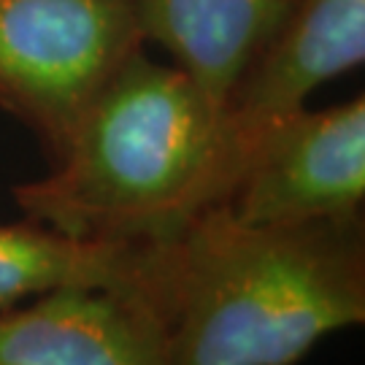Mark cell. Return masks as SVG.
Returning <instances> with one entry per match:
<instances>
[{
    "mask_svg": "<svg viewBox=\"0 0 365 365\" xmlns=\"http://www.w3.org/2000/svg\"><path fill=\"white\" fill-rule=\"evenodd\" d=\"M247 160L230 108L135 52L76 119L52 170L16 184L25 220L101 244H165L222 206Z\"/></svg>",
    "mask_w": 365,
    "mask_h": 365,
    "instance_id": "6da1fadb",
    "label": "cell"
},
{
    "mask_svg": "<svg viewBox=\"0 0 365 365\" xmlns=\"http://www.w3.org/2000/svg\"><path fill=\"white\" fill-rule=\"evenodd\" d=\"M365 101L303 106L247 144L233 192L222 203L247 225H300L363 214Z\"/></svg>",
    "mask_w": 365,
    "mask_h": 365,
    "instance_id": "277c9868",
    "label": "cell"
},
{
    "mask_svg": "<svg viewBox=\"0 0 365 365\" xmlns=\"http://www.w3.org/2000/svg\"><path fill=\"white\" fill-rule=\"evenodd\" d=\"M365 0H292L235 81L227 108L244 138L306 106L325 81L363 66Z\"/></svg>",
    "mask_w": 365,
    "mask_h": 365,
    "instance_id": "8992f818",
    "label": "cell"
},
{
    "mask_svg": "<svg viewBox=\"0 0 365 365\" xmlns=\"http://www.w3.org/2000/svg\"><path fill=\"white\" fill-rule=\"evenodd\" d=\"M144 43L138 0H0V108L54 163L87 103Z\"/></svg>",
    "mask_w": 365,
    "mask_h": 365,
    "instance_id": "3957f363",
    "label": "cell"
},
{
    "mask_svg": "<svg viewBox=\"0 0 365 365\" xmlns=\"http://www.w3.org/2000/svg\"><path fill=\"white\" fill-rule=\"evenodd\" d=\"M0 365H170L168 330L138 295L57 289L0 314Z\"/></svg>",
    "mask_w": 365,
    "mask_h": 365,
    "instance_id": "5b68a950",
    "label": "cell"
},
{
    "mask_svg": "<svg viewBox=\"0 0 365 365\" xmlns=\"http://www.w3.org/2000/svg\"><path fill=\"white\" fill-rule=\"evenodd\" d=\"M170 365H298L365 322V220L247 225L225 206L155 244Z\"/></svg>",
    "mask_w": 365,
    "mask_h": 365,
    "instance_id": "7a4b0ae2",
    "label": "cell"
},
{
    "mask_svg": "<svg viewBox=\"0 0 365 365\" xmlns=\"http://www.w3.org/2000/svg\"><path fill=\"white\" fill-rule=\"evenodd\" d=\"M155 244H101L33 220L0 225V314L57 289L98 287L152 298Z\"/></svg>",
    "mask_w": 365,
    "mask_h": 365,
    "instance_id": "ba28073f",
    "label": "cell"
},
{
    "mask_svg": "<svg viewBox=\"0 0 365 365\" xmlns=\"http://www.w3.org/2000/svg\"><path fill=\"white\" fill-rule=\"evenodd\" d=\"M292 0H138L144 41L227 106L235 81L287 16Z\"/></svg>",
    "mask_w": 365,
    "mask_h": 365,
    "instance_id": "52a82bcc",
    "label": "cell"
}]
</instances>
